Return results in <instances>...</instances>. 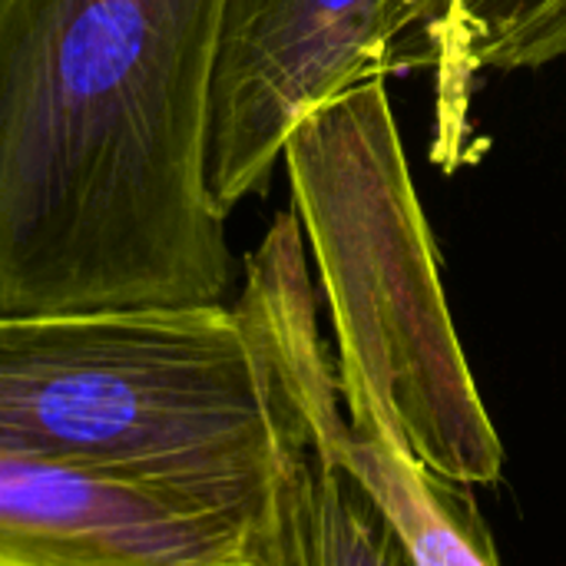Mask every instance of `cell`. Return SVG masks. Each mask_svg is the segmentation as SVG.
Wrapping results in <instances>:
<instances>
[{
    "instance_id": "obj_6",
    "label": "cell",
    "mask_w": 566,
    "mask_h": 566,
    "mask_svg": "<svg viewBox=\"0 0 566 566\" xmlns=\"http://www.w3.org/2000/svg\"><path fill=\"white\" fill-rule=\"evenodd\" d=\"M255 527L146 481L0 451V566H245Z\"/></svg>"
},
{
    "instance_id": "obj_7",
    "label": "cell",
    "mask_w": 566,
    "mask_h": 566,
    "mask_svg": "<svg viewBox=\"0 0 566 566\" xmlns=\"http://www.w3.org/2000/svg\"><path fill=\"white\" fill-rule=\"evenodd\" d=\"M566 56V0H454L434 43L438 149L458 153L471 136V93L481 73H514Z\"/></svg>"
},
{
    "instance_id": "obj_5",
    "label": "cell",
    "mask_w": 566,
    "mask_h": 566,
    "mask_svg": "<svg viewBox=\"0 0 566 566\" xmlns=\"http://www.w3.org/2000/svg\"><path fill=\"white\" fill-rule=\"evenodd\" d=\"M451 0H226L209 90L206 189L219 216L259 192L322 106L428 70Z\"/></svg>"
},
{
    "instance_id": "obj_2",
    "label": "cell",
    "mask_w": 566,
    "mask_h": 566,
    "mask_svg": "<svg viewBox=\"0 0 566 566\" xmlns=\"http://www.w3.org/2000/svg\"><path fill=\"white\" fill-rule=\"evenodd\" d=\"M0 451L146 481L259 524L275 434L252 302L0 315Z\"/></svg>"
},
{
    "instance_id": "obj_4",
    "label": "cell",
    "mask_w": 566,
    "mask_h": 566,
    "mask_svg": "<svg viewBox=\"0 0 566 566\" xmlns=\"http://www.w3.org/2000/svg\"><path fill=\"white\" fill-rule=\"evenodd\" d=\"M275 434V474L245 566H418L352 451L335 361L318 332L302 222L282 212L245 262Z\"/></svg>"
},
{
    "instance_id": "obj_1",
    "label": "cell",
    "mask_w": 566,
    "mask_h": 566,
    "mask_svg": "<svg viewBox=\"0 0 566 566\" xmlns=\"http://www.w3.org/2000/svg\"><path fill=\"white\" fill-rule=\"evenodd\" d=\"M226 0H0V315L226 305Z\"/></svg>"
},
{
    "instance_id": "obj_3",
    "label": "cell",
    "mask_w": 566,
    "mask_h": 566,
    "mask_svg": "<svg viewBox=\"0 0 566 566\" xmlns=\"http://www.w3.org/2000/svg\"><path fill=\"white\" fill-rule=\"evenodd\" d=\"M282 163L328 298L348 424L385 431L438 481L494 484L504 451L451 322L388 83L312 113Z\"/></svg>"
},
{
    "instance_id": "obj_9",
    "label": "cell",
    "mask_w": 566,
    "mask_h": 566,
    "mask_svg": "<svg viewBox=\"0 0 566 566\" xmlns=\"http://www.w3.org/2000/svg\"><path fill=\"white\" fill-rule=\"evenodd\" d=\"M451 3H454V0H451ZM448 10H451V7H448Z\"/></svg>"
},
{
    "instance_id": "obj_8",
    "label": "cell",
    "mask_w": 566,
    "mask_h": 566,
    "mask_svg": "<svg viewBox=\"0 0 566 566\" xmlns=\"http://www.w3.org/2000/svg\"><path fill=\"white\" fill-rule=\"evenodd\" d=\"M348 428L355 464L391 511L418 566H497L471 488L438 481L378 428Z\"/></svg>"
}]
</instances>
